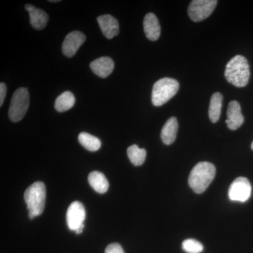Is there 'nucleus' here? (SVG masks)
<instances>
[{"instance_id":"4be33fe9","label":"nucleus","mask_w":253,"mask_h":253,"mask_svg":"<svg viewBox=\"0 0 253 253\" xmlns=\"http://www.w3.org/2000/svg\"><path fill=\"white\" fill-rule=\"evenodd\" d=\"M105 253H125V252L121 245L114 243V244L109 245L106 247Z\"/></svg>"},{"instance_id":"20e7f679","label":"nucleus","mask_w":253,"mask_h":253,"mask_svg":"<svg viewBox=\"0 0 253 253\" xmlns=\"http://www.w3.org/2000/svg\"><path fill=\"white\" fill-rule=\"evenodd\" d=\"M179 84L177 81L171 78L159 80L154 84L151 94V101L155 106H161L177 93Z\"/></svg>"},{"instance_id":"a211bd4d","label":"nucleus","mask_w":253,"mask_h":253,"mask_svg":"<svg viewBox=\"0 0 253 253\" xmlns=\"http://www.w3.org/2000/svg\"><path fill=\"white\" fill-rule=\"evenodd\" d=\"M76 103V98L71 91H64L60 94L55 101V109L58 112L62 113L67 111L73 108Z\"/></svg>"},{"instance_id":"4468645a","label":"nucleus","mask_w":253,"mask_h":253,"mask_svg":"<svg viewBox=\"0 0 253 253\" xmlns=\"http://www.w3.org/2000/svg\"><path fill=\"white\" fill-rule=\"evenodd\" d=\"M144 30L148 39L156 41L161 36V25L156 15L149 13L144 19Z\"/></svg>"},{"instance_id":"aec40b11","label":"nucleus","mask_w":253,"mask_h":253,"mask_svg":"<svg viewBox=\"0 0 253 253\" xmlns=\"http://www.w3.org/2000/svg\"><path fill=\"white\" fill-rule=\"evenodd\" d=\"M128 158L134 166H140L144 164L146 157V151L144 149H140L137 145L129 146L126 150Z\"/></svg>"},{"instance_id":"f3484780","label":"nucleus","mask_w":253,"mask_h":253,"mask_svg":"<svg viewBox=\"0 0 253 253\" xmlns=\"http://www.w3.org/2000/svg\"><path fill=\"white\" fill-rule=\"evenodd\" d=\"M223 96L221 93L215 92L211 96L208 114L211 121L216 123L220 117L221 107H222Z\"/></svg>"},{"instance_id":"412c9836","label":"nucleus","mask_w":253,"mask_h":253,"mask_svg":"<svg viewBox=\"0 0 253 253\" xmlns=\"http://www.w3.org/2000/svg\"><path fill=\"white\" fill-rule=\"evenodd\" d=\"M182 249L187 253H201L204 250V246L195 239H186L183 241Z\"/></svg>"},{"instance_id":"6e6552de","label":"nucleus","mask_w":253,"mask_h":253,"mask_svg":"<svg viewBox=\"0 0 253 253\" xmlns=\"http://www.w3.org/2000/svg\"><path fill=\"white\" fill-rule=\"evenodd\" d=\"M85 217V209L82 203L75 201L70 205L66 214V221L70 230H77L84 224Z\"/></svg>"},{"instance_id":"2eb2a0df","label":"nucleus","mask_w":253,"mask_h":253,"mask_svg":"<svg viewBox=\"0 0 253 253\" xmlns=\"http://www.w3.org/2000/svg\"><path fill=\"white\" fill-rule=\"evenodd\" d=\"M178 121L175 117H172L165 123L161 130V139L166 145L173 144L175 141L178 131Z\"/></svg>"},{"instance_id":"b1692460","label":"nucleus","mask_w":253,"mask_h":253,"mask_svg":"<svg viewBox=\"0 0 253 253\" xmlns=\"http://www.w3.org/2000/svg\"><path fill=\"white\" fill-rule=\"evenodd\" d=\"M84 224H83V226H81V227L78 228L77 230L76 231V234H81L82 232H83V229H84Z\"/></svg>"},{"instance_id":"ddd939ff","label":"nucleus","mask_w":253,"mask_h":253,"mask_svg":"<svg viewBox=\"0 0 253 253\" xmlns=\"http://www.w3.org/2000/svg\"><path fill=\"white\" fill-rule=\"evenodd\" d=\"M114 62L111 58L104 56L94 60L90 63V68L100 78H106L109 76L114 69Z\"/></svg>"},{"instance_id":"f03ea898","label":"nucleus","mask_w":253,"mask_h":253,"mask_svg":"<svg viewBox=\"0 0 253 253\" xmlns=\"http://www.w3.org/2000/svg\"><path fill=\"white\" fill-rule=\"evenodd\" d=\"M214 165L209 162L198 163L193 168L189 177L190 187L196 194H202L211 184L215 176Z\"/></svg>"},{"instance_id":"393cba45","label":"nucleus","mask_w":253,"mask_h":253,"mask_svg":"<svg viewBox=\"0 0 253 253\" xmlns=\"http://www.w3.org/2000/svg\"><path fill=\"white\" fill-rule=\"evenodd\" d=\"M50 2H59V0H53V1H49Z\"/></svg>"},{"instance_id":"f8f14e48","label":"nucleus","mask_w":253,"mask_h":253,"mask_svg":"<svg viewBox=\"0 0 253 253\" xmlns=\"http://www.w3.org/2000/svg\"><path fill=\"white\" fill-rule=\"evenodd\" d=\"M25 8L29 13L30 23L35 29L42 30L47 24L49 16L45 11L32 4H26Z\"/></svg>"},{"instance_id":"9d476101","label":"nucleus","mask_w":253,"mask_h":253,"mask_svg":"<svg viewBox=\"0 0 253 253\" xmlns=\"http://www.w3.org/2000/svg\"><path fill=\"white\" fill-rule=\"evenodd\" d=\"M244 123V117L241 113V108L238 101H231L227 109V119L226 123L231 130H236Z\"/></svg>"},{"instance_id":"7ed1b4c3","label":"nucleus","mask_w":253,"mask_h":253,"mask_svg":"<svg viewBox=\"0 0 253 253\" xmlns=\"http://www.w3.org/2000/svg\"><path fill=\"white\" fill-rule=\"evenodd\" d=\"M24 199L29 211V218L38 217L42 214L45 206L46 187L44 183H33L25 191Z\"/></svg>"},{"instance_id":"6ab92c4d","label":"nucleus","mask_w":253,"mask_h":253,"mask_svg":"<svg viewBox=\"0 0 253 253\" xmlns=\"http://www.w3.org/2000/svg\"><path fill=\"white\" fill-rule=\"evenodd\" d=\"M80 144L89 151H96L101 148V141L89 133L81 132L78 136Z\"/></svg>"},{"instance_id":"f257e3e1","label":"nucleus","mask_w":253,"mask_h":253,"mask_svg":"<svg viewBox=\"0 0 253 253\" xmlns=\"http://www.w3.org/2000/svg\"><path fill=\"white\" fill-rule=\"evenodd\" d=\"M224 76L226 81L236 87L247 85L251 76L247 59L241 55L234 56L226 64Z\"/></svg>"},{"instance_id":"a878e982","label":"nucleus","mask_w":253,"mask_h":253,"mask_svg":"<svg viewBox=\"0 0 253 253\" xmlns=\"http://www.w3.org/2000/svg\"><path fill=\"white\" fill-rule=\"evenodd\" d=\"M251 149H252L253 150V141L252 144H251Z\"/></svg>"},{"instance_id":"1a4fd4ad","label":"nucleus","mask_w":253,"mask_h":253,"mask_svg":"<svg viewBox=\"0 0 253 253\" xmlns=\"http://www.w3.org/2000/svg\"><path fill=\"white\" fill-rule=\"evenodd\" d=\"M86 37L80 31H73L65 38L62 44L63 54L68 58L73 57L85 41Z\"/></svg>"},{"instance_id":"0eeeda50","label":"nucleus","mask_w":253,"mask_h":253,"mask_svg":"<svg viewBox=\"0 0 253 253\" xmlns=\"http://www.w3.org/2000/svg\"><path fill=\"white\" fill-rule=\"evenodd\" d=\"M252 186L249 179L246 177L236 178L229 187V198L231 201L237 202H246L251 198Z\"/></svg>"},{"instance_id":"9b49d317","label":"nucleus","mask_w":253,"mask_h":253,"mask_svg":"<svg viewBox=\"0 0 253 253\" xmlns=\"http://www.w3.org/2000/svg\"><path fill=\"white\" fill-rule=\"evenodd\" d=\"M97 21L103 35L107 39H112L119 34V23L117 19L111 15L100 16L97 18Z\"/></svg>"},{"instance_id":"39448f33","label":"nucleus","mask_w":253,"mask_h":253,"mask_svg":"<svg viewBox=\"0 0 253 253\" xmlns=\"http://www.w3.org/2000/svg\"><path fill=\"white\" fill-rule=\"evenodd\" d=\"M30 105V94L27 88L20 87L11 98L9 117L13 122L21 121L27 113Z\"/></svg>"},{"instance_id":"dca6fc26","label":"nucleus","mask_w":253,"mask_h":253,"mask_svg":"<svg viewBox=\"0 0 253 253\" xmlns=\"http://www.w3.org/2000/svg\"><path fill=\"white\" fill-rule=\"evenodd\" d=\"M88 181L93 189L99 194H105L109 187V181L103 173L94 171L88 176Z\"/></svg>"},{"instance_id":"5701e85b","label":"nucleus","mask_w":253,"mask_h":253,"mask_svg":"<svg viewBox=\"0 0 253 253\" xmlns=\"http://www.w3.org/2000/svg\"><path fill=\"white\" fill-rule=\"evenodd\" d=\"M6 95V86L4 83H0V106L4 104L5 97Z\"/></svg>"},{"instance_id":"423d86ee","label":"nucleus","mask_w":253,"mask_h":253,"mask_svg":"<svg viewBox=\"0 0 253 253\" xmlns=\"http://www.w3.org/2000/svg\"><path fill=\"white\" fill-rule=\"evenodd\" d=\"M217 4L216 0H193L188 9L190 18L200 22L209 17Z\"/></svg>"}]
</instances>
